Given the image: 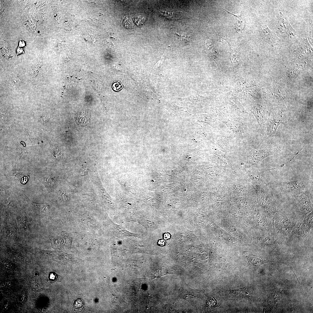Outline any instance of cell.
I'll return each instance as SVG.
<instances>
[{
  "instance_id": "14",
  "label": "cell",
  "mask_w": 313,
  "mask_h": 313,
  "mask_svg": "<svg viewBox=\"0 0 313 313\" xmlns=\"http://www.w3.org/2000/svg\"><path fill=\"white\" fill-rule=\"evenodd\" d=\"M158 243L160 246H163L165 244V241L163 240H159Z\"/></svg>"
},
{
  "instance_id": "12",
  "label": "cell",
  "mask_w": 313,
  "mask_h": 313,
  "mask_svg": "<svg viewBox=\"0 0 313 313\" xmlns=\"http://www.w3.org/2000/svg\"><path fill=\"white\" fill-rule=\"evenodd\" d=\"M47 116L48 115H45L43 116L41 118V120H43L42 121L43 122H45L46 121H47V120H48V116Z\"/></svg>"
},
{
  "instance_id": "2",
  "label": "cell",
  "mask_w": 313,
  "mask_h": 313,
  "mask_svg": "<svg viewBox=\"0 0 313 313\" xmlns=\"http://www.w3.org/2000/svg\"><path fill=\"white\" fill-rule=\"evenodd\" d=\"M260 196L262 205L273 216L278 211L276 200L267 185H264L261 190Z\"/></svg>"
},
{
  "instance_id": "3",
  "label": "cell",
  "mask_w": 313,
  "mask_h": 313,
  "mask_svg": "<svg viewBox=\"0 0 313 313\" xmlns=\"http://www.w3.org/2000/svg\"><path fill=\"white\" fill-rule=\"evenodd\" d=\"M313 226V214L310 213L306 214L303 222L299 223L293 230L291 235H296L304 238L308 237L310 230Z\"/></svg>"
},
{
  "instance_id": "9",
  "label": "cell",
  "mask_w": 313,
  "mask_h": 313,
  "mask_svg": "<svg viewBox=\"0 0 313 313\" xmlns=\"http://www.w3.org/2000/svg\"><path fill=\"white\" fill-rule=\"evenodd\" d=\"M288 188L291 194L297 196L304 193L305 184L301 180L292 181L287 184Z\"/></svg>"
},
{
  "instance_id": "6",
  "label": "cell",
  "mask_w": 313,
  "mask_h": 313,
  "mask_svg": "<svg viewBox=\"0 0 313 313\" xmlns=\"http://www.w3.org/2000/svg\"><path fill=\"white\" fill-rule=\"evenodd\" d=\"M258 26L262 38L269 45L274 46L278 43L279 39L275 33L269 29L266 23L260 22Z\"/></svg>"
},
{
  "instance_id": "5",
  "label": "cell",
  "mask_w": 313,
  "mask_h": 313,
  "mask_svg": "<svg viewBox=\"0 0 313 313\" xmlns=\"http://www.w3.org/2000/svg\"><path fill=\"white\" fill-rule=\"evenodd\" d=\"M277 30L282 35L291 38L293 37L296 34L295 30L292 28L287 19L282 14L278 17Z\"/></svg>"
},
{
  "instance_id": "10",
  "label": "cell",
  "mask_w": 313,
  "mask_h": 313,
  "mask_svg": "<svg viewBox=\"0 0 313 313\" xmlns=\"http://www.w3.org/2000/svg\"><path fill=\"white\" fill-rule=\"evenodd\" d=\"M227 12L234 15L235 18V22L234 25V28L236 31L239 32H241L244 28V20L242 17V12L240 15L237 16L234 15L230 12L227 11L226 10L222 8Z\"/></svg>"
},
{
  "instance_id": "13",
  "label": "cell",
  "mask_w": 313,
  "mask_h": 313,
  "mask_svg": "<svg viewBox=\"0 0 313 313\" xmlns=\"http://www.w3.org/2000/svg\"><path fill=\"white\" fill-rule=\"evenodd\" d=\"M170 234L167 233H165L164 234V239L165 240L168 239L170 238Z\"/></svg>"
},
{
  "instance_id": "8",
  "label": "cell",
  "mask_w": 313,
  "mask_h": 313,
  "mask_svg": "<svg viewBox=\"0 0 313 313\" xmlns=\"http://www.w3.org/2000/svg\"><path fill=\"white\" fill-rule=\"evenodd\" d=\"M296 199L301 210L306 214L313 211V204L310 197L304 193L297 196H293Z\"/></svg>"
},
{
  "instance_id": "7",
  "label": "cell",
  "mask_w": 313,
  "mask_h": 313,
  "mask_svg": "<svg viewBox=\"0 0 313 313\" xmlns=\"http://www.w3.org/2000/svg\"><path fill=\"white\" fill-rule=\"evenodd\" d=\"M280 150L278 148H269L258 151L251 150L250 159L251 163H256L269 156L280 153Z\"/></svg>"
},
{
  "instance_id": "1",
  "label": "cell",
  "mask_w": 313,
  "mask_h": 313,
  "mask_svg": "<svg viewBox=\"0 0 313 313\" xmlns=\"http://www.w3.org/2000/svg\"><path fill=\"white\" fill-rule=\"evenodd\" d=\"M297 222L296 216L277 211L272 217L274 236L280 239L291 236Z\"/></svg>"
},
{
  "instance_id": "4",
  "label": "cell",
  "mask_w": 313,
  "mask_h": 313,
  "mask_svg": "<svg viewBox=\"0 0 313 313\" xmlns=\"http://www.w3.org/2000/svg\"><path fill=\"white\" fill-rule=\"evenodd\" d=\"M285 120L283 119L282 114H278L268 119L267 122V130L265 136V140L270 138L274 136L279 125L284 123Z\"/></svg>"
},
{
  "instance_id": "11",
  "label": "cell",
  "mask_w": 313,
  "mask_h": 313,
  "mask_svg": "<svg viewBox=\"0 0 313 313\" xmlns=\"http://www.w3.org/2000/svg\"><path fill=\"white\" fill-rule=\"evenodd\" d=\"M58 196L59 199L64 201L69 200L70 195L69 193L64 191H60L58 193Z\"/></svg>"
}]
</instances>
